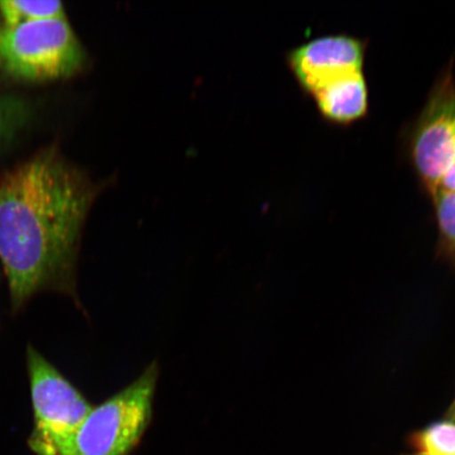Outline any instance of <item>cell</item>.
<instances>
[{"instance_id": "obj_1", "label": "cell", "mask_w": 455, "mask_h": 455, "mask_svg": "<svg viewBox=\"0 0 455 455\" xmlns=\"http://www.w3.org/2000/svg\"><path fill=\"white\" fill-rule=\"evenodd\" d=\"M95 197L87 178L47 149L0 181V259L11 305L42 291L76 294L79 241Z\"/></svg>"}, {"instance_id": "obj_2", "label": "cell", "mask_w": 455, "mask_h": 455, "mask_svg": "<svg viewBox=\"0 0 455 455\" xmlns=\"http://www.w3.org/2000/svg\"><path fill=\"white\" fill-rule=\"evenodd\" d=\"M158 378L155 362L132 383L91 408L57 455H128L151 423Z\"/></svg>"}, {"instance_id": "obj_3", "label": "cell", "mask_w": 455, "mask_h": 455, "mask_svg": "<svg viewBox=\"0 0 455 455\" xmlns=\"http://www.w3.org/2000/svg\"><path fill=\"white\" fill-rule=\"evenodd\" d=\"M406 157L427 196L455 191L454 59L443 68L425 104L403 134Z\"/></svg>"}, {"instance_id": "obj_4", "label": "cell", "mask_w": 455, "mask_h": 455, "mask_svg": "<svg viewBox=\"0 0 455 455\" xmlns=\"http://www.w3.org/2000/svg\"><path fill=\"white\" fill-rule=\"evenodd\" d=\"M87 53L67 17L7 26L0 21V71L26 82H50L81 72Z\"/></svg>"}, {"instance_id": "obj_5", "label": "cell", "mask_w": 455, "mask_h": 455, "mask_svg": "<svg viewBox=\"0 0 455 455\" xmlns=\"http://www.w3.org/2000/svg\"><path fill=\"white\" fill-rule=\"evenodd\" d=\"M27 363L34 411L30 445L38 455H57L92 406L31 346L28 347Z\"/></svg>"}, {"instance_id": "obj_6", "label": "cell", "mask_w": 455, "mask_h": 455, "mask_svg": "<svg viewBox=\"0 0 455 455\" xmlns=\"http://www.w3.org/2000/svg\"><path fill=\"white\" fill-rule=\"evenodd\" d=\"M369 39L348 33L327 34L300 44L286 56L301 92L310 96L325 85L365 72Z\"/></svg>"}, {"instance_id": "obj_7", "label": "cell", "mask_w": 455, "mask_h": 455, "mask_svg": "<svg viewBox=\"0 0 455 455\" xmlns=\"http://www.w3.org/2000/svg\"><path fill=\"white\" fill-rule=\"evenodd\" d=\"M323 122L349 128L368 116L370 90L365 72L351 74L317 90L310 98Z\"/></svg>"}, {"instance_id": "obj_8", "label": "cell", "mask_w": 455, "mask_h": 455, "mask_svg": "<svg viewBox=\"0 0 455 455\" xmlns=\"http://www.w3.org/2000/svg\"><path fill=\"white\" fill-rule=\"evenodd\" d=\"M428 197L437 227V254L455 267V191L439 190Z\"/></svg>"}, {"instance_id": "obj_9", "label": "cell", "mask_w": 455, "mask_h": 455, "mask_svg": "<svg viewBox=\"0 0 455 455\" xmlns=\"http://www.w3.org/2000/svg\"><path fill=\"white\" fill-rule=\"evenodd\" d=\"M66 17L60 2H28V0H2L0 21L7 26H19L28 22L62 19Z\"/></svg>"}, {"instance_id": "obj_10", "label": "cell", "mask_w": 455, "mask_h": 455, "mask_svg": "<svg viewBox=\"0 0 455 455\" xmlns=\"http://www.w3.org/2000/svg\"><path fill=\"white\" fill-rule=\"evenodd\" d=\"M415 455H455V422L441 420L426 427L413 437Z\"/></svg>"}, {"instance_id": "obj_11", "label": "cell", "mask_w": 455, "mask_h": 455, "mask_svg": "<svg viewBox=\"0 0 455 455\" xmlns=\"http://www.w3.org/2000/svg\"><path fill=\"white\" fill-rule=\"evenodd\" d=\"M25 102L13 96L0 95V148L8 144L27 119Z\"/></svg>"}, {"instance_id": "obj_12", "label": "cell", "mask_w": 455, "mask_h": 455, "mask_svg": "<svg viewBox=\"0 0 455 455\" xmlns=\"http://www.w3.org/2000/svg\"><path fill=\"white\" fill-rule=\"evenodd\" d=\"M448 417L449 419H451L453 422H455V401L453 402L451 409H449Z\"/></svg>"}, {"instance_id": "obj_13", "label": "cell", "mask_w": 455, "mask_h": 455, "mask_svg": "<svg viewBox=\"0 0 455 455\" xmlns=\"http://www.w3.org/2000/svg\"><path fill=\"white\" fill-rule=\"evenodd\" d=\"M413 455H415V454H413Z\"/></svg>"}]
</instances>
